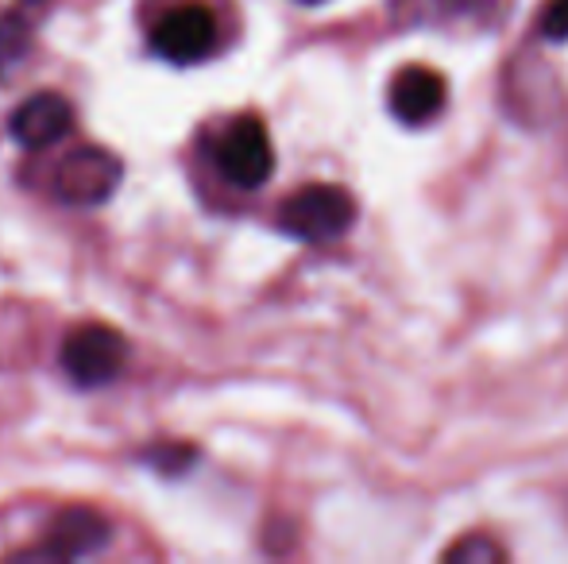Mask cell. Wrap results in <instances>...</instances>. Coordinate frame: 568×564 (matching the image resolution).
Segmentation results:
<instances>
[{"mask_svg": "<svg viewBox=\"0 0 568 564\" xmlns=\"http://www.w3.org/2000/svg\"><path fill=\"white\" fill-rule=\"evenodd\" d=\"M120 182H124V163L113 151L98 147V143H82V147L67 151V158L54 171V194L74 209H93L116 194Z\"/></svg>", "mask_w": 568, "mask_h": 564, "instance_id": "obj_3", "label": "cell"}, {"mask_svg": "<svg viewBox=\"0 0 568 564\" xmlns=\"http://www.w3.org/2000/svg\"><path fill=\"white\" fill-rule=\"evenodd\" d=\"M113 537L105 514L90 511V506H67L62 514H54L51 530H47V542L36 557L47 561H82L101 553Z\"/></svg>", "mask_w": 568, "mask_h": 564, "instance_id": "obj_7", "label": "cell"}, {"mask_svg": "<svg viewBox=\"0 0 568 564\" xmlns=\"http://www.w3.org/2000/svg\"><path fill=\"white\" fill-rule=\"evenodd\" d=\"M503 0H390L395 28H487Z\"/></svg>", "mask_w": 568, "mask_h": 564, "instance_id": "obj_8", "label": "cell"}, {"mask_svg": "<svg viewBox=\"0 0 568 564\" xmlns=\"http://www.w3.org/2000/svg\"><path fill=\"white\" fill-rule=\"evenodd\" d=\"M217 171L229 186L260 189L275 174V147L260 116H236L217 140Z\"/></svg>", "mask_w": 568, "mask_h": 564, "instance_id": "obj_4", "label": "cell"}, {"mask_svg": "<svg viewBox=\"0 0 568 564\" xmlns=\"http://www.w3.org/2000/svg\"><path fill=\"white\" fill-rule=\"evenodd\" d=\"M59 360L70 383L82 387V391L109 387L128 363V340L120 337L113 325H78V329L62 340Z\"/></svg>", "mask_w": 568, "mask_h": 564, "instance_id": "obj_2", "label": "cell"}, {"mask_svg": "<svg viewBox=\"0 0 568 564\" xmlns=\"http://www.w3.org/2000/svg\"><path fill=\"white\" fill-rule=\"evenodd\" d=\"M70 129H74V105L54 90L31 93V98L12 113V121H8L12 140L31 151L54 147L59 140H67Z\"/></svg>", "mask_w": 568, "mask_h": 564, "instance_id": "obj_9", "label": "cell"}, {"mask_svg": "<svg viewBox=\"0 0 568 564\" xmlns=\"http://www.w3.org/2000/svg\"><path fill=\"white\" fill-rule=\"evenodd\" d=\"M356 225V202L344 186L314 182V186L294 189L278 209V228L302 244H329L341 240Z\"/></svg>", "mask_w": 568, "mask_h": 564, "instance_id": "obj_1", "label": "cell"}, {"mask_svg": "<svg viewBox=\"0 0 568 564\" xmlns=\"http://www.w3.org/2000/svg\"><path fill=\"white\" fill-rule=\"evenodd\" d=\"M217 16L205 4H179L151 28V51L171 66H197L217 54Z\"/></svg>", "mask_w": 568, "mask_h": 564, "instance_id": "obj_5", "label": "cell"}, {"mask_svg": "<svg viewBox=\"0 0 568 564\" xmlns=\"http://www.w3.org/2000/svg\"><path fill=\"white\" fill-rule=\"evenodd\" d=\"M538 35L549 43H568V0H546L538 16Z\"/></svg>", "mask_w": 568, "mask_h": 564, "instance_id": "obj_12", "label": "cell"}, {"mask_svg": "<svg viewBox=\"0 0 568 564\" xmlns=\"http://www.w3.org/2000/svg\"><path fill=\"white\" fill-rule=\"evenodd\" d=\"M503 557H507V550L499 542H491L487 534H468L445 550V561L453 564H499Z\"/></svg>", "mask_w": 568, "mask_h": 564, "instance_id": "obj_10", "label": "cell"}, {"mask_svg": "<svg viewBox=\"0 0 568 564\" xmlns=\"http://www.w3.org/2000/svg\"><path fill=\"white\" fill-rule=\"evenodd\" d=\"M197 452L190 449V444H163V449L151 452V464L159 468L163 475H182L190 464H194Z\"/></svg>", "mask_w": 568, "mask_h": 564, "instance_id": "obj_13", "label": "cell"}, {"mask_svg": "<svg viewBox=\"0 0 568 564\" xmlns=\"http://www.w3.org/2000/svg\"><path fill=\"white\" fill-rule=\"evenodd\" d=\"M294 4H302V8H317V4H325V0H294Z\"/></svg>", "mask_w": 568, "mask_h": 564, "instance_id": "obj_14", "label": "cell"}, {"mask_svg": "<svg viewBox=\"0 0 568 564\" xmlns=\"http://www.w3.org/2000/svg\"><path fill=\"white\" fill-rule=\"evenodd\" d=\"M31 4H39V0H31Z\"/></svg>", "mask_w": 568, "mask_h": 564, "instance_id": "obj_15", "label": "cell"}, {"mask_svg": "<svg viewBox=\"0 0 568 564\" xmlns=\"http://www.w3.org/2000/svg\"><path fill=\"white\" fill-rule=\"evenodd\" d=\"M28 39H31V28L23 16H4V20H0V70H8L16 59L28 54Z\"/></svg>", "mask_w": 568, "mask_h": 564, "instance_id": "obj_11", "label": "cell"}, {"mask_svg": "<svg viewBox=\"0 0 568 564\" xmlns=\"http://www.w3.org/2000/svg\"><path fill=\"white\" fill-rule=\"evenodd\" d=\"M387 105L395 113V121L422 129V124H434L437 116L449 105V85L437 70L429 66H403L395 74L387 90Z\"/></svg>", "mask_w": 568, "mask_h": 564, "instance_id": "obj_6", "label": "cell"}]
</instances>
